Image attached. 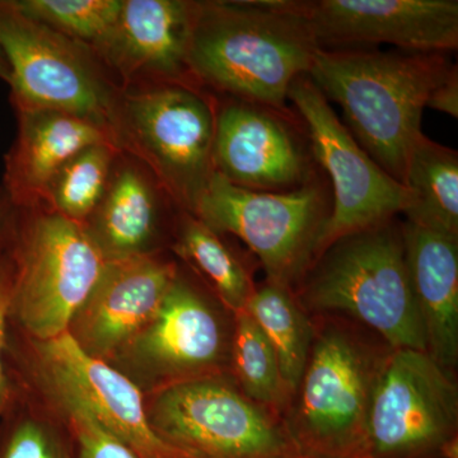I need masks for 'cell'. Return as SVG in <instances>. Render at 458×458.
Returning <instances> with one entry per match:
<instances>
[{"instance_id":"19","label":"cell","mask_w":458,"mask_h":458,"mask_svg":"<svg viewBox=\"0 0 458 458\" xmlns=\"http://www.w3.org/2000/svg\"><path fill=\"white\" fill-rule=\"evenodd\" d=\"M410 288L426 336L427 354L454 373L458 364V237L405 222Z\"/></svg>"},{"instance_id":"28","label":"cell","mask_w":458,"mask_h":458,"mask_svg":"<svg viewBox=\"0 0 458 458\" xmlns=\"http://www.w3.org/2000/svg\"><path fill=\"white\" fill-rule=\"evenodd\" d=\"M68 419L75 438V458H140L80 410L59 412Z\"/></svg>"},{"instance_id":"15","label":"cell","mask_w":458,"mask_h":458,"mask_svg":"<svg viewBox=\"0 0 458 458\" xmlns=\"http://www.w3.org/2000/svg\"><path fill=\"white\" fill-rule=\"evenodd\" d=\"M288 116L234 98L216 108L214 172L256 191H289L315 179L311 157Z\"/></svg>"},{"instance_id":"26","label":"cell","mask_w":458,"mask_h":458,"mask_svg":"<svg viewBox=\"0 0 458 458\" xmlns=\"http://www.w3.org/2000/svg\"><path fill=\"white\" fill-rule=\"evenodd\" d=\"M120 155L113 141L78 153L57 172L42 208L84 225L101 203Z\"/></svg>"},{"instance_id":"24","label":"cell","mask_w":458,"mask_h":458,"mask_svg":"<svg viewBox=\"0 0 458 458\" xmlns=\"http://www.w3.org/2000/svg\"><path fill=\"white\" fill-rule=\"evenodd\" d=\"M16 388L0 414V458H75L68 419L25 388Z\"/></svg>"},{"instance_id":"5","label":"cell","mask_w":458,"mask_h":458,"mask_svg":"<svg viewBox=\"0 0 458 458\" xmlns=\"http://www.w3.org/2000/svg\"><path fill=\"white\" fill-rule=\"evenodd\" d=\"M5 243L14 264L9 327L35 340L64 335L106 265L89 232L47 208H16Z\"/></svg>"},{"instance_id":"8","label":"cell","mask_w":458,"mask_h":458,"mask_svg":"<svg viewBox=\"0 0 458 458\" xmlns=\"http://www.w3.org/2000/svg\"><path fill=\"white\" fill-rule=\"evenodd\" d=\"M144 396L149 427L185 458H302L282 415L246 396L229 373Z\"/></svg>"},{"instance_id":"3","label":"cell","mask_w":458,"mask_h":458,"mask_svg":"<svg viewBox=\"0 0 458 458\" xmlns=\"http://www.w3.org/2000/svg\"><path fill=\"white\" fill-rule=\"evenodd\" d=\"M315 336L284 414L302 458H366L373 391L391 348L336 316H312Z\"/></svg>"},{"instance_id":"11","label":"cell","mask_w":458,"mask_h":458,"mask_svg":"<svg viewBox=\"0 0 458 458\" xmlns=\"http://www.w3.org/2000/svg\"><path fill=\"white\" fill-rule=\"evenodd\" d=\"M0 49L11 69L16 111L51 110L82 117L111 131L114 92L95 53L0 0ZM114 138V137H113Z\"/></svg>"},{"instance_id":"25","label":"cell","mask_w":458,"mask_h":458,"mask_svg":"<svg viewBox=\"0 0 458 458\" xmlns=\"http://www.w3.org/2000/svg\"><path fill=\"white\" fill-rule=\"evenodd\" d=\"M229 375L250 399L284 418L292 394L286 387L276 352L246 311L234 315Z\"/></svg>"},{"instance_id":"2","label":"cell","mask_w":458,"mask_h":458,"mask_svg":"<svg viewBox=\"0 0 458 458\" xmlns=\"http://www.w3.org/2000/svg\"><path fill=\"white\" fill-rule=\"evenodd\" d=\"M454 68L445 54L319 47L307 75L328 102L343 107L360 147L403 183L410 150L423 134L428 98Z\"/></svg>"},{"instance_id":"31","label":"cell","mask_w":458,"mask_h":458,"mask_svg":"<svg viewBox=\"0 0 458 458\" xmlns=\"http://www.w3.org/2000/svg\"><path fill=\"white\" fill-rule=\"evenodd\" d=\"M14 210H16V207L9 200L7 192L4 191V189H0V245L7 237Z\"/></svg>"},{"instance_id":"22","label":"cell","mask_w":458,"mask_h":458,"mask_svg":"<svg viewBox=\"0 0 458 458\" xmlns=\"http://www.w3.org/2000/svg\"><path fill=\"white\" fill-rule=\"evenodd\" d=\"M403 185L412 192L406 222L458 237V155L421 134L410 150Z\"/></svg>"},{"instance_id":"23","label":"cell","mask_w":458,"mask_h":458,"mask_svg":"<svg viewBox=\"0 0 458 458\" xmlns=\"http://www.w3.org/2000/svg\"><path fill=\"white\" fill-rule=\"evenodd\" d=\"M245 311L269 340L292 397L306 367L315 336V321L286 286L265 280L256 284Z\"/></svg>"},{"instance_id":"6","label":"cell","mask_w":458,"mask_h":458,"mask_svg":"<svg viewBox=\"0 0 458 458\" xmlns=\"http://www.w3.org/2000/svg\"><path fill=\"white\" fill-rule=\"evenodd\" d=\"M5 361L14 384L56 410H80L140 458H185L153 432L146 396L106 361L86 354L68 334L50 340L9 327Z\"/></svg>"},{"instance_id":"32","label":"cell","mask_w":458,"mask_h":458,"mask_svg":"<svg viewBox=\"0 0 458 458\" xmlns=\"http://www.w3.org/2000/svg\"><path fill=\"white\" fill-rule=\"evenodd\" d=\"M9 78H11V69H9L4 54H3L2 49H0V80L9 83Z\"/></svg>"},{"instance_id":"16","label":"cell","mask_w":458,"mask_h":458,"mask_svg":"<svg viewBox=\"0 0 458 458\" xmlns=\"http://www.w3.org/2000/svg\"><path fill=\"white\" fill-rule=\"evenodd\" d=\"M179 271L165 252L106 261L66 334L86 354L110 360L156 315Z\"/></svg>"},{"instance_id":"20","label":"cell","mask_w":458,"mask_h":458,"mask_svg":"<svg viewBox=\"0 0 458 458\" xmlns=\"http://www.w3.org/2000/svg\"><path fill=\"white\" fill-rule=\"evenodd\" d=\"M162 194L155 176L140 161L114 167L101 203L84 223L105 260L165 252Z\"/></svg>"},{"instance_id":"29","label":"cell","mask_w":458,"mask_h":458,"mask_svg":"<svg viewBox=\"0 0 458 458\" xmlns=\"http://www.w3.org/2000/svg\"><path fill=\"white\" fill-rule=\"evenodd\" d=\"M13 283V259L4 240L0 245V414L7 409L17 391L5 361Z\"/></svg>"},{"instance_id":"9","label":"cell","mask_w":458,"mask_h":458,"mask_svg":"<svg viewBox=\"0 0 458 458\" xmlns=\"http://www.w3.org/2000/svg\"><path fill=\"white\" fill-rule=\"evenodd\" d=\"M324 181L289 191H256L213 172L192 216L216 233L237 237L260 262L267 282L295 291L316 259L333 201Z\"/></svg>"},{"instance_id":"7","label":"cell","mask_w":458,"mask_h":458,"mask_svg":"<svg viewBox=\"0 0 458 458\" xmlns=\"http://www.w3.org/2000/svg\"><path fill=\"white\" fill-rule=\"evenodd\" d=\"M197 86L153 83L123 93L111 125L117 148L147 165L171 201L190 214L214 172L216 107Z\"/></svg>"},{"instance_id":"27","label":"cell","mask_w":458,"mask_h":458,"mask_svg":"<svg viewBox=\"0 0 458 458\" xmlns=\"http://www.w3.org/2000/svg\"><path fill=\"white\" fill-rule=\"evenodd\" d=\"M25 16L98 53L113 32L122 0H13Z\"/></svg>"},{"instance_id":"10","label":"cell","mask_w":458,"mask_h":458,"mask_svg":"<svg viewBox=\"0 0 458 458\" xmlns=\"http://www.w3.org/2000/svg\"><path fill=\"white\" fill-rule=\"evenodd\" d=\"M234 313L180 267L152 319L106 363L144 394L228 373Z\"/></svg>"},{"instance_id":"13","label":"cell","mask_w":458,"mask_h":458,"mask_svg":"<svg viewBox=\"0 0 458 458\" xmlns=\"http://www.w3.org/2000/svg\"><path fill=\"white\" fill-rule=\"evenodd\" d=\"M288 99L302 116L313 159L327 172L333 189L330 218L319 237L316 259L340 238L405 214L412 192L360 147L309 75L292 83Z\"/></svg>"},{"instance_id":"12","label":"cell","mask_w":458,"mask_h":458,"mask_svg":"<svg viewBox=\"0 0 458 458\" xmlns=\"http://www.w3.org/2000/svg\"><path fill=\"white\" fill-rule=\"evenodd\" d=\"M366 458H458L456 375L427 352L391 349L370 403Z\"/></svg>"},{"instance_id":"21","label":"cell","mask_w":458,"mask_h":458,"mask_svg":"<svg viewBox=\"0 0 458 458\" xmlns=\"http://www.w3.org/2000/svg\"><path fill=\"white\" fill-rule=\"evenodd\" d=\"M170 249L228 311L234 315L245 311L256 288L254 271L225 236L192 214L179 210Z\"/></svg>"},{"instance_id":"14","label":"cell","mask_w":458,"mask_h":458,"mask_svg":"<svg viewBox=\"0 0 458 458\" xmlns=\"http://www.w3.org/2000/svg\"><path fill=\"white\" fill-rule=\"evenodd\" d=\"M319 47L391 44L408 53L458 47L457 0H291Z\"/></svg>"},{"instance_id":"18","label":"cell","mask_w":458,"mask_h":458,"mask_svg":"<svg viewBox=\"0 0 458 458\" xmlns=\"http://www.w3.org/2000/svg\"><path fill=\"white\" fill-rule=\"evenodd\" d=\"M17 114V138L5 156L3 181L16 208L42 207L57 172L73 157L95 144L114 143L106 128L74 114L51 110Z\"/></svg>"},{"instance_id":"1","label":"cell","mask_w":458,"mask_h":458,"mask_svg":"<svg viewBox=\"0 0 458 458\" xmlns=\"http://www.w3.org/2000/svg\"><path fill=\"white\" fill-rule=\"evenodd\" d=\"M291 0L194 2L188 65L201 86L288 114L292 83L319 49Z\"/></svg>"},{"instance_id":"4","label":"cell","mask_w":458,"mask_h":458,"mask_svg":"<svg viewBox=\"0 0 458 458\" xmlns=\"http://www.w3.org/2000/svg\"><path fill=\"white\" fill-rule=\"evenodd\" d=\"M294 293L311 316L346 318L391 349L427 352L403 225L386 222L340 238L316 259Z\"/></svg>"},{"instance_id":"17","label":"cell","mask_w":458,"mask_h":458,"mask_svg":"<svg viewBox=\"0 0 458 458\" xmlns=\"http://www.w3.org/2000/svg\"><path fill=\"white\" fill-rule=\"evenodd\" d=\"M194 2L122 0L119 18L98 55L123 80L191 83L188 65ZM199 86V84H198Z\"/></svg>"},{"instance_id":"30","label":"cell","mask_w":458,"mask_h":458,"mask_svg":"<svg viewBox=\"0 0 458 458\" xmlns=\"http://www.w3.org/2000/svg\"><path fill=\"white\" fill-rule=\"evenodd\" d=\"M427 107L439 111V113L458 116V69L454 65V71L448 75L447 80L437 87L429 96Z\"/></svg>"}]
</instances>
